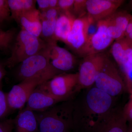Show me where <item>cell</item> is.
<instances>
[{
  "label": "cell",
  "mask_w": 132,
  "mask_h": 132,
  "mask_svg": "<svg viewBox=\"0 0 132 132\" xmlns=\"http://www.w3.org/2000/svg\"><path fill=\"white\" fill-rule=\"evenodd\" d=\"M93 86L73 101V128L99 132L115 108V99Z\"/></svg>",
  "instance_id": "1"
},
{
  "label": "cell",
  "mask_w": 132,
  "mask_h": 132,
  "mask_svg": "<svg viewBox=\"0 0 132 132\" xmlns=\"http://www.w3.org/2000/svg\"><path fill=\"white\" fill-rule=\"evenodd\" d=\"M73 99L44 111L35 112L39 132H70L73 129Z\"/></svg>",
  "instance_id": "2"
},
{
  "label": "cell",
  "mask_w": 132,
  "mask_h": 132,
  "mask_svg": "<svg viewBox=\"0 0 132 132\" xmlns=\"http://www.w3.org/2000/svg\"><path fill=\"white\" fill-rule=\"evenodd\" d=\"M47 43L39 37L30 34L21 29L17 35L10 52V55L3 64L12 68L29 57L45 49Z\"/></svg>",
  "instance_id": "3"
},
{
  "label": "cell",
  "mask_w": 132,
  "mask_h": 132,
  "mask_svg": "<svg viewBox=\"0 0 132 132\" xmlns=\"http://www.w3.org/2000/svg\"><path fill=\"white\" fill-rule=\"evenodd\" d=\"M19 65L16 76L21 81L36 77H42L49 80L55 76L63 73L55 69L50 64L46 47Z\"/></svg>",
  "instance_id": "4"
},
{
  "label": "cell",
  "mask_w": 132,
  "mask_h": 132,
  "mask_svg": "<svg viewBox=\"0 0 132 132\" xmlns=\"http://www.w3.org/2000/svg\"><path fill=\"white\" fill-rule=\"evenodd\" d=\"M94 85L114 98L122 94L126 88L118 69L107 56L96 76Z\"/></svg>",
  "instance_id": "5"
},
{
  "label": "cell",
  "mask_w": 132,
  "mask_h": 132,
  "mask_svg": "<svg viewBox=\"0 0 132 132\" xmlns=\"http://www.w3.org/2000/svg\"><path fill=\"white\" fill-rule=\"evenodd\" d=\"M78 73H63L43 82L37 88L53 97L65 101L73 99V96L78 92Z\"/></svg>",
  "instance_id": "6"
},
{
  "label": "cell",
  "mask_w": 132,
  "mask_h": 132,
  "mask_svg": "<svg viewBox=\"0 0 132 132\" xmlns=\"http://www.w3.org/2000/svg\"><path fill=\"white\" fill-rule=\"evenodd\" d=\"M107 55L104 53L84 57L79 66L77 92L94 86L96 76Z\"/></svg>",
  "instance_id": "7"
},
{
  "label": "cell",
  "mask_w": 132,
  "mask_h": 132,
  "mask_svg": "<svg viewBox=\"0 0 132 132\" xmlns=\"http://www.w3.org/2000/svg\"><path fill=\"white\" fill-rule=\"evenodd\" d=\"M48 80L42 77L26 79L14 85L6 94L7 100L10 110L20 109L27 103L32 92L39 85Z\"/></svg>",
  "instance_id": "8"
},
{
  "label": "cell",
  "mask_w": 132,
  "mask_h": 132,
  "mask_svg": "<svg viewBox=\"0 0 132 132\" xmlns=\"http://www.w3.org/2000/svg\"><path fill=\"white\" fill-rule=\"evenodd\" d=\"M114 40L109 35L104 20L97 22V29L94 33L88 36L86 42L78 52L80 57H85L103 53L113 42Z\"/></svg>",
  "instance_id": "9"
},
{
  "label": "cell",
  "mask_w": 132,
  "mask_h": 132,
  "mask_svg": "<svg viewBox=\"0 0 132 132\" xmlns=\"http://www.w3.org/2000/svg\"><path fill=\"white\" fill-rule=\"evenodd\" d=\"M94 23L87 14L75 19L65 43L78 53L87 40L90 27Z\"/></svg>",
  "instance_id": "10"
},
{
  "label": "cell",
  "mask_w": 132,
  "mask_h": 132,
  "mask_svg": "<svg viewBox=\"0 0 132 132\" xmlns=\"http://www.w3.org/2000/svg\"><path fill=\"white\" fill-rule=\"evenodd\" d=\"M46 49L50 64L55 69L62 72L74 68L76 58L67 50L58 46L57 41L47 43Z\"/></svg>",
  "instance_id": "11"
},
{
  "label": "cell",
  "mask_w": 132,
  "mask_h": 132,
  "mask_svg": "<svg viewBox=\"0 0 132 132\" xmlns=\"http://www.w3.org/2000/svg\"><path fill=\"white\" fill-rule=\"evenodd\" d=\"M124 2L123 0H87V15L97 23L114 13Z\"/></svg>",
  "instance_id": "12"
},
{
  "label": "cell",
  "mask_w": 132,
  "mask_h": 132,
  "mask_svg": "<svg viewBox=\"0 0 132 132\" xmlns=\"http://www.w3.org/2000/svg\"><path fill=\"white\" fill-rule=\"evenodd\" d=\"M132 15L126 11H117L103 20L109 36L115 40L125 37L126 29Z\"/></svg>",
  "instance_id": "13"
},
{
  "label": "cell",
  "mask_w": 132,
  "mask_h": 132,
  "mask_svg": "<svg viewBox=\"0 0 132 132\" xmlns=\"http://www.w3.org/2000/svg\"><path fill=\"white\" fill-rule=\"evenodd\" d=\"M62 102L64 101L53 97L37 87L29 97L26 107L34 112H41Z\"/></svg>",
  "instance_id": "14"
},
{
  "label": "cell",
  "mask_w": 132,
  "mask_h": 132,
  "mask_svg": "<svg viewBox=\"0 0 132 132\" xmlns=\"http://www.w3.org/2000/svg\"><path fill=\"white\" fill-rule=\"evenodd\" d=\"M59 14L60 12L58 8L52 9L40 12L42 24L40 36L47 43L57 41L55 39L54 32L56 22Z\"/></svg>",
  "instance_id": "15"
},
{
  "label": "cell",
  "mask_w": 132,
  "mask_h": 132,
  "mask_svg": "<svg viewBox=\"0 0 132 132\" xmlns=\"http://www.w3.org/2000/svg\"><path fill=\"white\" fill-rule=\"evenodd\" d=\"M15 132H38L39 126L35 112L26 108L14 119Z\"/></svg>",
  "instance_id": "16"
},
{
  "label": "cell",
  "mask_w": 132,
  "mask_h": 132,
  "mask_svg": "<svg viewBox=\"0 0 132 132\" xmlns=\"http://www.w3.org/2000/svg\"><path fill=\"white\" fill-rule=\"evenodd\" d=\"M21 29L36 37L40 38L42 32L40 12L36 8L22 15L19 19Z\"/></svg>",
  "instance_id": "17"
},
{
  "label": "cell",
  "mask_w": 132,
  "mask_h": 132,
  "mask_svg": "<svg viewBox=\"0 0 132 132\" xmlns=\"http://www.w3.org/2000/svg\"><path fill=\"white\" fill-rule=\"evenodd\" d=\"M127 123L123 109L115 106L99 132H127Z\"/></svg>",
  "instance_id": "18"
},
{
  "label": "cell",
  "mask_w": 132,
  "mask_h": 132,
  "mask_svg": "<svg viewBox=\"0 0 132 132\" xmlns=\"http://www.w3.org/2000/svg\"><path fill=\"white\" fill-rule=\"evenodd\" d=\"M132 48V40L124 38L115 40L112 45L111 52L114 59L123 69L128 61V56Z\"/></svg>",
  "instance_id": "19"
},
{
  "label": "cell",
  "mask_w": 132,
  "mask_h": 132,
  "mask_svg": "<svg viewBox=\"0 0 132 132\" xmlns=\"http://www.w3.org/2000/svg\"><path fill=\"white\" fill-rule=\"evenodd\" d=\"M60 13L55 26L54 38L56 41L61 40L65 43L76 18L73 15Z\"/></svg>",
  "instance_id": "20"
},
{
  "label": "cell",
  "mask_w": 132,
  "mask_h": 132,
  "mask_svg": "<svg viewBox=\"0 0 132 132\" xmlns=\"http://www.w3.org/2000/svg\"><path fill=\"white\" fill-rule=\"evenodd\" d=\"M11 18L19 23L21 16L26 12L36 8V1L34 0H8Z\"/></svg>",
  "instance_id": "21"
},
{
  "label": "cell",
  "mask_w": 132,
  "mask_h": 132,
  "mask_svg": "<svg viewBox=\"0 0 132 132\" xmlns=\"http://www.w3.org/2000/svg\"><path fill=\"white\" fill-rule=\"evenodd\" d=\"M17 34L15 29L4 31L0 28V51L10 54Z\"/></svg>",
  "instance_id": "22"
},
{
  "label": "cell",
  "mask_w": 132,
  "mask_h": 132,
  "mask_svg": "<svg viewBox=\"0 0 132 132\" xmlns=\"http://www.w3.org/2000/svg\"><path fill=\"white\" fill-rule=\"evenodd\" d=\"M86 1L87 0H75L72 12L76 18H80L87 14Z\"/></svg>",
  "instance_id": "23"
},
{
  "label": "cell",
  "mask_w": 132,
  "mask_h": 132,
  "mask_svg": "<svg viewBox=\"0 0 132 132\" xmlns=\"http://www.w3.org/2000/svg\"><path fill=\"white\" fill-rule=\"evenodd\" d=\"M10 19H12L8 0H0V26Z\"/></svg>",
  "instance_id": "24"
},
{
  "label": "cell",
  "mask_w": 132,
  "mask_h": 132,
  "mask_svg": "<svg viewBox=\"0 0 132 132\" xmlns=\"http://www.w3.org/2000/svg\"><path fill=\"white\" fill-rule=\"evenodd\" d=\"M74 2L75 0H59L57 8L60 13L73 15L72 12Z\"/></svg>",
  "instance_id": "25"
},
{
  "label": "cell",
  "mask_w": 132,
  "mask_h": 132,
  "mask_svg": "<svg viewBox=\"0 0 132 132\" xmlns=\"http://www.w3.org/2000/svg\"><path fill=\"white\" fill-rule=\"evenodd\" d=\"M36 2L40 12L58 7V0H37Z\"/></svg>",
  "instance_id": "26"
},
{
  "label": "cell",
  "mask_w": 132,
  "mask_h": 132,
  "mask_svg": "<svg viewBox=\"0 0 132 132\" xmlns=\"http://www.w3.org/2000/svg\"><path fill=\"white\" fill-rule=\"evenodd\" d=\"M10 110L7 100L6 94L0 90V119L4 118Z\"/></svg>",
  "instance_id": "27"
},
{
  "label": "cell",
  "mask_w": 132,
  "mask_h": 132,
  "mask_svg": "<svg viewBox=\"0 0 132 132\" xmlns=\"http://www.w3.org/2000/svg\"><path fill=\"white\" fill-rule=\"evenodd\" d=\"M14 128V119L0 121V132H12Z\"/></svg>",
  "instance_id": "28"
},
{
  "label": "cell",
  "mask_w": 132,
  "mask_h": 132,
  "mask_svg": "<svg viewBox=\"0 0 132 132\" xmlns=\"http://www.w3.org/2000/svg\"><path fill=\"white\" fill-rule=\"evenodd\" d=\"M123 114L128 123L132 122V97L123 108Z\"/></svg>",
  "instance_id": "29"
},
{
  "label": "cell",
  "mask_w": 132,
  "mask_h": 132,
  "mask_svg": "<svg viewBox=\"0 0 132 132\" xmlns=\"http://www.w3.org/2000/svg\"><path fill=\"white\" fill-rule=\"evenodd\" d=\"M6 71L5 69V66L3 63H0V82L6 75Z\"/></svg>",
  "instance_id": "30"
},
{
  "label": "cell",
  "mask_w": 132,
  "mask_h": 132,
  "mask_svg": "<svg viewBox=\"0 0 132 132\" xmlns=\"http://www.w3.org/2000/svg\"><path fill=\"white\" fill-rule=\"evenodd\" d=\"M132 32V15L130 19L128 24L126 32L125 33V36H127L130 33Z\"/></svg>",
  "instance_id": "31"
},
{
  "label": "cell",
  "mask_w": 132,
  "mask_h": 132,
  "mask_svg": "<svg viewBox=\"0 0 132 132\" xmlns=\"http://www.w3.org/2000/svg\"><path fill=\"white\" fill-rule=\"evenodd\" d=\"M128 123L127 132H132V122Z\"/></svg>",
  "instance_id": "32"
},
{
  "label": "cell",
  "mask_w": 132,
  "mask_h": 132,
  "mask_svg": "<svg viewBox=\"0 0 132 132\" xmlns=\"http://www.w3.org/2000/svg\"><path fill=\"white\" fill-rule=\"evenodd\" d=\"M126 37L132 40V32L130 33L128 35L126 36Z\"/></svg>",
  "instance_id": "33"
},
{
  "label": "cell",
  "mask_w": 132,
  "mask_h": 132,
  "mask_svg": "<svg viewBox=\"0 0 132 132\" xmlns=\"http://www.w3.org/2000/svg\"><path fill=\"white\" fill-rule=\"evenodd\" d=\"M130 97H132V86L131 88V90L130 91Z\"/></svg>",
  "instance_id": "34"
},
{
  "label": "cell",
  "mask_w": 132,
  "mask_h": 132,
  "mask_svg": "<svg viewBox=\"0 0 132 132\" xmlns=\"http://www.w3.org/2000/svg\"><path fill=\"white\" fill-rule=\"evenodd\" d=\"M130 5H131V7L132 8V1H130Z\"/></svg>",
  "instance_id": "35"
}]
</instances>
